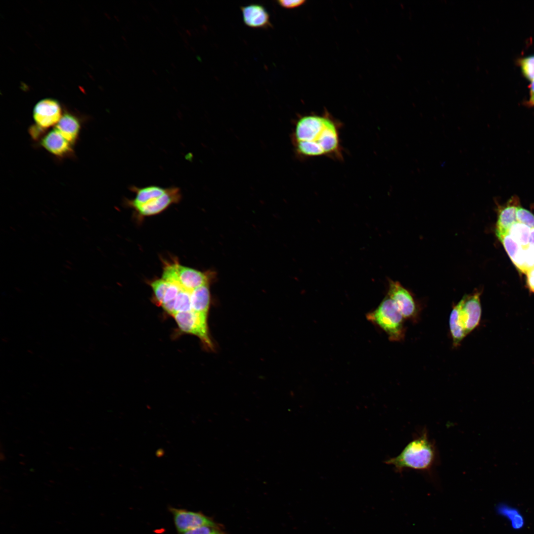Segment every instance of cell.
Instances as JSON below:
<instances>
[{"label": "cell", "instance_id": "obj_25", "mask_svg": "<svg viewBox=\"0 0 534 534\" xmlns=\"http://www.w3.org/2000/svg\"><path fill=\"white\" fill-rule=\"evenodd\" d=\"M526 274L527 287L531 293H534V267L529 269Z\"/></svg>", "mask_w": 534, "mask_h": 534}, {"label": "cell", "instance_id": "obj_24", "mask_svg": "<svg viewBox=\"0 0 534 534\" xmlns=\"http://www.w3.org/2000/svg\"><path fill=\"white\" fill-rule=\"evenodd\" d=\"M306 2L304 0H279L277 3L282 7L287 9H292L298 7L304 4Z\"/></svg>", "mask_w": 534, "mask_h": 534}, {"label": "cell", "instance_id": "obj_15", "mask_svg": "<svg viewBox=\"0 0 534 534\" xmlns=\"http://www.w3.org/2000/svg\"><path fill=\"white\" fill-rule=\"evenodd\" d=\"M210 302L209 284L198 287L191 292L192 311L208 315Z\"/></svg>", "mask_w": 534, "mask_h": 534}, {"label": "cell", "instance_id": "obj_12", "mask_svg": "<svg viewBox=\"0 0 534 534\" xmlns=\"http://www.w3.org/2000/svg\"><path fill=\"white\" fill-rule=\"evenodd\" d=\"M244 24L253 28H268L271 26L270 16L265 7L252 3L240 7Z\"/></svg>", "mask_w": 534, "mask_h": 534}, {"label": "cell", "instance_id": "obj_9", "mask_svg": "<svg viewBox=\"0 0 534 534\" xmlns=\"http://www.w3.org/2000/svg\"><path fill=\"white\" fill-rule=\"evenodd\" d=\"M387 295L395 302L405 319H415L418 313L411 294L398 281L390 280Z\"/></svg>", "mask_w": 534, "mask_h": 534}, {"label": "cell", "instance_id": "obj_17", "mask_svg": "<svg viewBox=\"0 0 534 534\" xmlns=\"http://www.w3.org/2000/svg\"><path fill=\"white\" fill-rule=\"evenodd\" d=\"M497 514L506 519L515 530L522 529L525 525L523 515L516 508L506 503H500L496 507Z\"/></svg>", "mask_w": 534, "mask_h": 534}, {"label": "cell", "instance_id": "obj_26", "mask_svg": "<svg viewBox=\"0 0 534 534\" xmlns=\"http://www.w3.org/2000/svg\"><path fill=\"white\" fill-rule=\"evenodd\" d=\"M529 243L534 245V228H531L529 239Z\"/></svg>", "mask_w": 534, "mask_h": 534}, {"label": "cell", "instance_id": "obj_14", "mask_svg": "<svg viewBox=\"0 0 534 534\" xmlns=\"http://www.w3.org/2000/svg\"><path fill=\"white\" fill-rule=\"evenodd\" d=\"M55 129L71 144L77 140L80 130L78 119L74 115L65 113L55 125Z\"/></svg>", "mask_w": 534, "mask_h": 534}, {"label": "cell", "instance_id": "obj_7", "mask_svg": "<svg viewBox=\"0 0 534 534\" xmlns=\"http://www.w3.org/2000/svg\"><path fill=\"white\" fill-rule=\"evenodd\" d=\"M481 292L476 291L471 294L464 295L458 302L460 305V317L467 335L479 325L482 316L481 304Z\"/></svg>", "mask_w": 534, "mask_h": 534}, {"label": "cell", "instance_id": "obj_16", "mask_svg": "<svg viewBox=\"0 0 534 534\" xmlns=\"http://www.w3.org/2000/svg\"><path fill=\"white\" fill-rule=\"evenodd\" d=\"M449 326L454 347H458L467 335L460 317V305L458 303L453 307L449 318Z\"/></svg>", "mask_w": 534, "mask_h": 534}, {"label": "cell", "instance_id": "obj_2", "mask_svg": "<svg viewBox=\"0 0 534 534\" xmlns=\"http://www.w3.org/2000/svg\"><path fill=\"white\" fill-rule=\"evenodd\" d=\"M436 458L434 444L430 440L425 429L410 441L400 454L384 462L393 465L399 473L406 469L430 471L436 463Z\"/></svg>", "mask_w": 534, "mask_h": 534}, {"label": "cell", "instance_id": "obj_22", "mask_svg": "<svg viewBox=\"0 0 534 534\" xmlns=\"http://www.w3.org/2000/svg\"><path fill=\"white\" fill-rule=\"evenodd\" d=\"M516 219L517 222L524 224L531 228H534V215L520 205L517 208Z\"/></svg>", "mask_w": 534, "mask_h": 534}, {"label": "cell", "instance_id": "obj_21", "mask_svg": "<svg viewBox=\"0 0 534 534\" xmlns=\"http://www.w3.org/2000/svg\"><path fill=\"white\" fill-rule=\"evenodd\" d=\"M169 282L161 278L152 281L150 285L153 290L154 299L158 305H161Z\"/></svg>", "mask_w": 534, "mask_h": 534}, {"label": "cell", "instance_id": "obj_1", "mask_svg": "<svg viewBox=\"0 0 534 534\" xmlns=\"http://www.w3.org/2000/svg\"><path fill=\"white\" fill-rule=\"evenodd\" d=\"M340 123L325 111L310 114L296 122L293 142L297 154L306 158L327 156L341 159Z\"/></svg>", "mask_w": 534, "mask_h": 534}, {"label": "cell", "instance_id": "obj_3", "mask_svg": "<svg viewBox=\"0 0 534 534\" xmlns=\"http://www.w3.org/2000/svg\"><path fill=\"white\" fill-rule=\"evenodd\" d=\"M130 189L135 193V197L126 202L144 216L158 214L181 198L180 188L174 186L164 188L155 185L143 187L133 185Z\"/></svg>", "mask_w": 534, "mask_h": 534}, {"label": "cell", "instance_id": "obj_4", "mask_svg": "<svg viewBox=\"0 0 534 534\" xmlns=\"http://www.w3.org/2000/svg\"><path fill=\"white\" fill-rule=\"evenodd\" d=\"M366 318L382 329L390 341L399 342L404 339L405 318L395 302L388 295L375 310L366 314Z\"/></svg>", "mask_w": 534, "mask_h": 534}, {"label": "cell", "instance_id": "obj_23", "mask_svg": "<svg viewBox=\"0 0 534 534\" xmlns=\"http://www.w3.org/2000/svg\"><path fill=\"white\" fill-rule=\"evenodd\" d=\"M181 534H225L217 526H203Z\"/></svg>", "mask_w": 534, "mask_h": 534}, {"label": "cell", "instance_id": "obj_13", "mask_svg": "<svg viewBox=\"0 0 534 534\" xmlns=\"http://www.w3.org/2000/svg\"><path fill=\"white\" fill-rule=\"evenodd\" d=\"M42 146L50 153L63 157L72 150L71 144L55 129L48 132L42 139Z\"/></svg>", "mask_w": 534, "mask_h": 534}, {"label": "cell", "instance_id": "obj_18", "mask_svg": "<svg viewBox=\"0 0 534 534\" xmlns=\"http://www.w3.org/2000/svg\"><path fill=\"white\" fill-rule=\"evenodd\" d=\"M531 230L526 225L516 222L511 226L508 234L524 250L529 245Z\"/></svg>", "mask_w": 534, "mask_h": 534}, {"label": "cell", "instance_id": "obj_6", "mask_svg": "<svg viewBox=\"0 0 534 534\" xmlns=\"http://www.w3.org/2000/svg\"><path fill=\"white\" fill-rule=\"evenodd\" d=\"M179 329L183 332L198 337L206 348L213 350L207 323L208 315L190 311L173 315Z\"/></svg>", "mask_w": 534, "mask_h": 534}, {"label": "cell", "instance_id": "obj_20", "mask_svg": "<svg viewBox=\"0 0 534 534\" xmlns=\"http://www.w3.org/2000/svg\"><path fill=\"white\" fill-rule=\"evenodd\" d=\"M521 66L523 74L531 82L530 102L534 105V56L523 59Z\"/></svg>", "mask_w": 534, "mask_h": 534}, {"label": "cell", "instance_id": "obj_5", "mask_svg": "<svg viewBox=\"0 0 534 534\" xmlns=\"http://www.w3.org/2000/svg\"><path fill=\"white\" fill-rule=\"evenodd\" d=\"M162 278L189 292L209 283V276L206 273L177 262L165 266Z\"/></svg>", "mask_w": 534, "mask_h": 534}, {"label": "cell", "instance_id": "obj_10", "mask_svg": "<svg viewBox=\"0 0 534 534\" xmlns=\"http://www.w3.org/2000/svg\"><path fill=\"white\" fill-rule=\"evenodd\" d=\"M170 510L177 530L179 533L203 526H216L209 518L199 512L175 508H171Z\"/></svg>", "mask_w": 534, "mask_h": 534}, {"label": "cell", "instance_id": "obj_8", "mask_svg": "<svg viewBox=\"0 0 534 534\" xmlns=\"http://www.w3.org/2000/svg\"><path fill=\"white\" fill-rule=\"evenodd\" d=\"M59 102L54 99L45 98L35 106L33 116L37 126L43 129L56 125L62 117Z\"/></svg>", "mask_w": 534, "mask_h": 534}, {"label": "cell", "instance_id": "obj_19", "mask_svg": "<svg viewBox=\"0 0 534 534\" xmlns=\"http://www.w3.org/2000/svg\"><path fill=\"white\" fill-rule=\"evenodd\" d=\"M190 311H191V292L181 289L175 299L172 315Z\"/></svg>", "mask_w": 534, "mask_h": 534}, {"label": "cell", "instance_id": "obj_11", "mask_svg": "<svg viewBox=\"0 0 534 534\" xmlns=\"http://www.w3.org/2000/svg\"><path fill=\"white\" fill-rule=\"evenodd\" d=\"M520 205L519 199L512 196L507 203L498 209L495 234L498 239L507 234L511 226L517 222L516 210Z\"/></svg>", "mask_w": 534, "mask_h": 534}]
</instances>
